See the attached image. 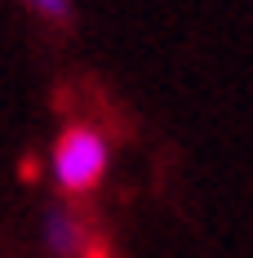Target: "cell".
<instances>
[{"instance_id":"obj_2","label":"cell","mask_w":253,"mask_h":258,"mask_svg":"<svg viewBox=\"0 0 253 258\" xmlns=\"http://www.w3.org/2000/svg\"><path fill=\"white\" fill-rule=\"evenodd\" d=\"M40 249L49 258H89L94 254V232L80 218V209L67 201H49L40 209Z\"/></svg>"},{"instance_id":"obj_3","label":"cell","mask_w":253,"mask_h":258,"mask_svg":"<svg viewBox=\"0 0 253 258\" xmlns=\"http://www.w3.org/2000/svg\"><path fill=\"white\" fill-rule=\"evenodd\" d=\"M23 5L36 18H45V23H53V27H71V18H76L71 0H23Z\"/></svg>"},{"instance_id":"obj_1","label":"cell","mask_w":253,"mask_h":258,"mask_svg":"<svg viewBox=\"0 0 253 258\" xmlns=\"http://www.w3.org/2000/svg\"><path fill=\"white\" fill-rule=\"evenodd\" d=\"M111 160H116L111 138L89 120H71V125L58 129V138L49 147V178L58 187V196L80 201V196H94L107 182Z\"/></svg>"}]
</instances>
